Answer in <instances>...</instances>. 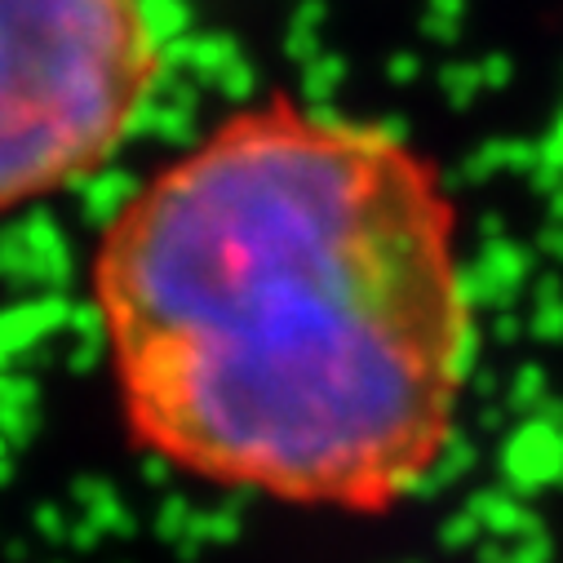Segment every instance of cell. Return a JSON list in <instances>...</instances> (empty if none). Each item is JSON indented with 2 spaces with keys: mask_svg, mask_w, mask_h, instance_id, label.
<instances>
[{
  "mask_svg": "<svg viewBox=\"0 0 563 563\" xmlns=\"http://www.w3.org/2000/svg\"><path fill=\"white\" fill-rule=\"evenodd\" d=\"M156 85L147 0H0V213L93 178Z\"/></svg>",
  "mask_w": 563,
  "mask_h": 563,
  "instance_id": "7a4b0ae2",
  "label": "cell"
},
{
  "mask_svg": "<svg viewBox=\"0 0 563 563\" xmlns=\"http://www.w3.org/2000/svg\"><path fill=\"white\" fill-rule=\"evenodd\" d=\"M89 302L129 444L196 484L386 519L453 453L462 205L390 124L235 107L107 218Z\"/></svg>",
  "mask_w": 563,
  "mask_h": 563,
  "instance_id": "6da1fadb",
  "label": "cell"
}]
</instances>
